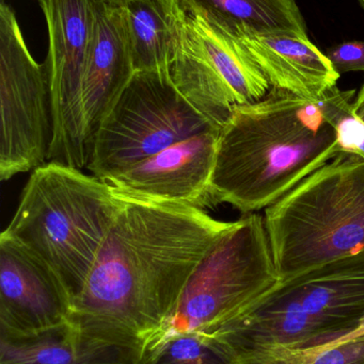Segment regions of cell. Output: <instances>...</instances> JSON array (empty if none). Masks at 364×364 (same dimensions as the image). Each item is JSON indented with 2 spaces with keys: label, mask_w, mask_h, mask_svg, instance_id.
Wrapping results in <instances>:
<instances>
[{
  "label": "cell",
  "mask_w": 364,
  "mask_h": 364,
  "mask_svg": "<svg viewBox=\"0 0 364 364\" xmlns=\"http://www.w3.org/2000/svg\"><path fill=\"white\" fill-rule=\"evenodd\" d=\"M122 198L74 301L100 318H126L151 304L175 305L194 267L233 225L192 205Z\"/></svg>",
  "instance_id": "obj_1"
},
{
  "label": "cell",
  "mask_w": 364,
  "mask_h": 364,
  "mask_svg": "<svg viewBox=\"0 0 364 364\" xmlns=\"http://www.w3.org/2000/svg\"><path fill=\"white\" fill-rule=\"evenodd\" d=\"M341 151L318 100L271 87L234 108L220 128L211 181L214 205L266 209Z\"/></svg>",
  "instance_id": "obj_2"
},
{
  "label": "cell",
  "mask_w": 364,
  "mask_h": 364,
  "mask_svg": "<svg viewBox=\"0 0 364 364\" xmlns=\"http://www.w3.org/2000/svg\"><path fill=\"white\" fill-rule=\"evenodd\" d=\"M123 205L103 179L49 161L30 175L4 232L45 263L74 303Z\"/></svg>",
  "instance_id": "obj_3"
},
{
  "label": "cell",
  "mask_w": 364,
  "mask_h": 364,
  "mask_svg": "<svg viewBox=\"0 0 364 364\" xmlns=\"http://www.w3.org/2000/svg\"><path fill=\"white\" fill-rule=\"evenodd\" d=\"M280 282L364 250V158L340 151L265 209Z\"/></svg>",
  "instance_id": "obj_4"
},
{
  "label": "cell",
  "mask_w": 364,
  "mask_h": 364,
  "mask_svg": "<svg viewBox=\"0 0 364 364\" xmlns=\"http://www.w3.org/2000/svg\"><path fill=\"white\" fill-rule=\"evenodd\" d=\"M212 125L177 90L170 70L136 72L98 128L87 170L115 176Z\"/></svg>",
  "instance_id": "obj_5"
},
{
  "label": "cell",
  "mask_w": 364,
  "mask_h": 364,
  "mask_svg": "<svg viewBox=\"0 0 364 364\" xmlns=\"http://www.w3.org/2000/svg\"><path fill=\"white\" fill-rule=\"evenodd\" d=\"M280 284L264 216L248 214L207 250L173 308V331L187 333L216 320L232 322Z\"/></svg>",
  "instance_id": "obj_6"
},
{
  "label": "cell",
  "mask_w": 364,
  "mask_h": 364,
  "mask_svg": "<svg viewBox=\"0 0 364 364\" xmlns=\"http://www.w3.org/2000/svg\"><path fill=\"white\" fill-rule=\"evenodd\" d=\"M0 179L48 162L53 109L44 64L30 53L14 11L0 4Z\"/></svg>",
  "instance_id": "obj_7"
},
{
  "label": "cell",
  "mask_w": 364,
  "mask_h": 364,
  "mask_svg": "<svg viewBox=\"0 0 364 364\" xmlns=\"http://www.w3.org/2000/svg\"><path fill=\"white\" fill-rule=\"evenodd\" d=\"M171 78L212 125L222 128L234 108L263 100L271 85L245 45L200 17L186 14Z\"/></svg>",
  "instance_id": "obj_8"
},
{
  "label": "cell",
  "mask_w": 364,
  "mask_h": 364,
  "mask_svg": "<svg viewBox=\"0 0 364 364\" xmlns=\"http://www.w3.org/2000/svg\"><path fill=\"white\" fill-rule=\"evenodd\" d=\"M46 19L44 63L53 109L48 162L83 170L89 161L81 85L95 23L98 0H38Z\"/></svg>",
  "instance_id": "obj_9"
},
{
  "label": "cell",
  "mask_w": 364,
  "mask_h": 364,
  "mask_svg": "<svg viewBox=\"0 0 364 364\" xmlns=\"http://www.w3.org/2000/svg\"><path fill=\"white\" fill-rule=\"evenodd\" d=\"M220 129H209L167 147L115 176L103 179L122 197L215 207L211 181Z\"/></svg>",
  "instance_id": "obj_10"
},
{
  "label": "cell",
  "mask_w": 364,
  "mask_h": 364,
  "mask_svg": "<svg viewBox=\"0 0 364 364\" xmlns=\"http://www.w3.org/2000/svg\"><path fill=\"white\" fill-rule=\"evenodd\" d=\"M135 73L123 6L98 0L81 85L89 155L98 128Z\"/></svg>",
  "instance_id": "obj_11"
},
{
  "label": "cell",
  "mask_w": 364,
  "mask_h": 364,
  "mask_svg": "<svg viewBox=\"0 0 364 364\" xmlns=\"http://www.w3.org/2000/svg\"><path fill=\"white\" fill-rule=\"evenodd\" d=\"M271 292L294 299L316 318L350 328L364 316V250L280 282Z\"/></svg>",
  "instance_id": "obj_12"
},
{
  "label": "cell",
  "mask_w": 364,
  "mask_h": 364,
  "mask_svg": "<svg viewBox=\"0 0 364 364\" xmlns=\"http://www.w3.org/2000/svg\"><path fill=\"white\" fill-rule=\"evenodd\" d=\"M269 80L271 87L290 92L299 97L318 100L337 87L341 75L326 53L309 38L247 36L241 38Z\"/></svg>",
  "instance_id": "obj_13"
},
{
  "label": "cell",
  "mask_w": 364,
  "mask_h": 364,
  "mask_svg": "<svg viewBox=\"0 0 364 364\" xmlns=\"http://www.w3.org/2000/svg\"><path fill=\"white\" fill-rule=\"evenodd\" d=\"M245 341V348L282 346L318 348L341 337V328L308 314L296 301L271 292L247 314L232 321Z\"/></svg>",
  "instance_id": "obj_14"
},
{
  "label": "cell",
  "mask_w": 364,
  "mask_h": 364,
  "mask_svg": "<svg viewBox=\"0 0 364 364\" xmlns=\"http://www.w3.org/2000/svg\"><path fill=\"white\" fill-rule=\"evenodd\" d=\"M0 293L4 306L33 318H51L68 299L55 273L19 241L0 235Z\"/></svg>",
  "instance_id": "obj_15"
},
{
  "label": "cell",
  "mask_w": 364,
  "mask_h": 364,
  "mask_svg": "<svg viewBox=\"0 0 364 364\" xmlns=\"http://www.w3.org/2000/svg\"><path fill=\"white\" fill-rule=\"evenodd\" d=\"M186 14L204 19L233 38L292 36L307 38L296 0H179Z\"/></svg>",
  "instance_id": "obj_16"
},
{
  "label": "cell",
  "mask_w": 364,
  "mask_h": 364,
  "mask_svg": "<svg viewBox=\"0 0 364 364\" xmlns=\"http://www.w3.org/2000/svg\"><path fill=\"white\" fill-rule=\"evenodd\" d=\"M123 10L135 70H169L186 18L179 0H130Z\"/></svg>",
  "instance_id": "obj_17"
},
{
  "label": "cell",
  "mask_w": 364,
  "mask_h": 364,
  "mask_svg": "<svg viewBox=\"0 0 364 364\" xmlns=\"http://www.w3.org/2000/svg\"><path fill=\"white\" fill-rule=\"evenodd\" d=\"M113 354L102 348H79L55 340L34 343H11L2 340L1 364H104Z\"/></svg>",
  "instance_id": "obj_18"
},
{
  "label": "cell",
  "mask_w": 364,
  "mask_h": 364,
  "mask_svg": "<svg viewBox=\"0 0 364 364\" xmlns=\"http://www.w3.org/2000/svg\"><path fill=\"white\" fill-rule=\"evenodd\" d=\"M278 364H364V336L311 353L284 348Z\"/></svg>",
  "instance_id": "obj_19"
},
{
  "label": "cell",
  "mask_w": 364,
  "mask_h": 364,
  "mask_svg": "<svg viewBox=\"0 0 364 364\" xmlns=\"http://www.w3.org/2000/svg\"><path fill=\"white\" fill-rule=\"evenodd\" d=\"M157 364H226L211 348L196 338L180 337L171 342L158 359Z\"/></svg>",
  "instance_id": "obj_20"
},
{
  "label": "cell",
  "mask_w": 364,
  "mask_h": 364,
  "mask_svg": "<svg viewBox=\"0 0 364 364\" xmlns=\"http://www.w3.org/2000/svg\"><path fill=\"white\" fill-rule=\"evenodd\" d=\"M326 55L340 75L350 72H364L363 41H352L335 45L327 50Z\"/></svg>",
  "instance_id": "obj_21"
},
{
  "label": "cell",
  "mask_w": 364,
  "mask_h": 364,
  "mask_svg": "<svg viewBox=\"0 0 364 364\" xmlns=\"http://www.w3.org/2000/svg\"><path fill=\"white\" fill-rule=\"evenodd\" d=\"M354 112L364 123V83L354 100Z\"/></svg>",
  "instance_id": "obj_22"
},
{
  "label": "cell",
  "mask_w": 364,
  "mask_h": 364,
  "mask_svg": "<svg viewBox=\"0 0 364 364\" xmlns=\"http://www.w3.org/2000/svg\"><path fill=\"white\" fill-rule=\"evenodd\" d=\"M103 1L113 4V6H124L130 0H103Z\"/></svg>",
  "instance_id": "obj_23"
},
{
  "label": "cell",
  "mask_w": 364,
  "mask_h": 364,
  "mask_svg": "<svg viewBox=\"0 0 364 364\" xmlns=\"http://www.w3.org/2000/svg\"><path fill=\"white\" fill-rule=\"evenodd\" d=\"M359 4H360V6H363L364 10V0H358Z\"/></svg>",
  "instance_id": "obj_24"
},
{
  "label": "cell",
  "mask_w": 364,
  "mask_h": 364,
  "mask_svg": "<svg viewBox=\"0 0 364 364\" xmlns=\"http://www.w3.org/2000/svg\"><path fill=\"white\" fill-rule=\"evenodd\" d=\"M1 1H4V0H1Z\"/></svg>",
  "instance_id": "obj_25"
}]
</instances>
